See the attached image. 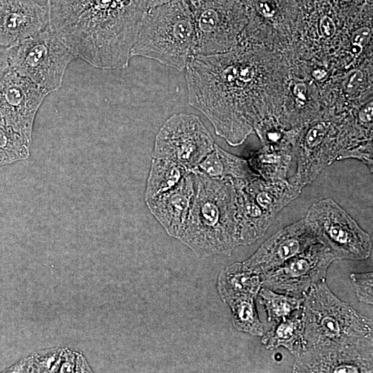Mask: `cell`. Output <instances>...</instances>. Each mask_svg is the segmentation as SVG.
Instances as JSON below:
<instances>
[{"label": "cell", "instance_id": "603a6c76", "mask_svg": "<svg viewBox=\"0 0 373 373\" xmlns=\"http://www.w3.org/2000/svg\"><path fill=\"white\" fill-rule=\"evenodd\" d=\"M255 296H241L226 303L231 312L232 324L240 332L251 336H262L263 325L256 306Z\"/></svg>", "mask_w": 373, "mask_h": 373}, {"label": "cell", "instance_id": "3957f363", "mask_svg": "<svg viewBox=\"0 0 373 373\" xmlns=\"http://www.w3.org/2000/svg\"><path fill=\"white\" fill-rule=\"evenodd\" d=\"M193 171L196 191L179 240L201 258L230 255L239 246L234 185Z\"/></svg>", "mask_w": 373, "mask_h": 373}, {"label": "cell", "instance_id": "30bf717a", "mask_svg": "<svg viewBox=\"0 0 373 373\" xmlns=\"http://www.w3.org/2000/svg\"><path fill=\"white\" fill-rule=\"evenodd\" d=\"M193 16L195 55L222 52L235 41L242 23V12L234 0H189Z\"/></svg>", "mask_w": 373, "mask_h": 373}, {"label": "cell", "instance_id": "ffe728a7", "mask_svg": "<svg viewBox=\"0 0 373 373\" xmlns=\"http://www.w3.org/2000/svg\"><path fill=\"white\" fill-rule=\"evenodd\" d=\"M303 329L302 315H291L263 334L261 343L271 350L283 347L297 357L304 350Z\"/></svg>", "mask_w": 373, "mask_h": 373}, {"label": "cell", "instance_id": "cb8c5ba5", "mask_svg": "<svg viewBox=\"0 0 373 373\" xmlns=\"http://www.w3.org/2000/svg\"><path fill=\"white\" fill-rule=\"evenodd\" d=\"M258 296L259 302L265 307L268 321L278 322L301 308L303 298L296 297L262 286Z\"/></svg>", "mask_w": 373, "mask_h": 373}, {"label": "cell", "instance_id": "7402d4cb", "mask_svg": "<svg viewBox=\"0 0 373 373\" xmlns=\"http://www.w3.org/2000/svg\"><path fill=\"white\" fill-rule=\"evenodd\" d=\"M293 155L286 151L262 146L247 160L251 169L266 180H287V173Z\"/></svg>", "mask_w": 373, "mask_h": 373}, {"label": "cell", "instance_id": "9a60e30c", "mask_svg": "<svg viewBox=\"0 0 373 373\" xmlns=\"http://www.w3.org/2000/svg\"><path fill=\"white\" fill-rule=\"evenodd\" d=\"M48 26L46 5L34 0H0V46L15 47Z\"/></svg>", "mask_w": 373, "mask_h": 373}, {"label": "cell", "instance_id": "d4e9b609", "mask_svg": "<svg viewBox=\"0 0 373 373\" xmlns=\"http://www.w3.org/2000/svg\"><path fill=\"white\" fill-rule=\"evenodd\" d=\"M30 145L0 119V167L28 159Z\"/></svg>", "mask_w": 373, "mask_h": 373}, {"label": "cell", "instance_id": "484cf974", "mask_svg": "<svg viewBox=\"0 0 373 373\" xmlns=\"http://www.w3.org/2000/svg\"><path fill=\"white\" fill-rule=\"evenodd\" d=\"M350 278L358 299L362 303L372 305V272L352 273L350 274Z\"/></svg>", "mask_w": 373, "mask_h": 373}, {"label": "cell", "instance_id": "d6a6232c", "mask_svg": "<svg viewBox=\"0 0 373 373\" xmlns=\"http://www.w3.org/2000/svg\"><path fill=\"white\" fill-rule=\"evenodd\" d=\"M313 77L316 79H321L327 75L326 71L323 69H318L313 72Z\"/></svg>", "mask_w": 373, "mask_h": 373}, {"label": "cell", "instance_id": "7a4b0ae2", "mask_svg": "<svg viewBox=\"0 0 373 373\" xmlns=\"http://www.w3.org/2000/svg\"><path fill=\"white\" fill-rule=\"evenodd\" d=\"M49 26L93 67L126 68L149 0H47Z\"/></svg>", "mask_w": 373, "mask_h": 373}, {"label": "cell", "instance_id": "ba28073f", "mask_svg": "<svg viewBox=\"0 0 373 373\" xmlns=\"http://www.w3.org/2000/svg\"><path fill=\"white\" fill-rule=\"evenodd\" d=\"M215 144L198 116L177 113L169 117L156 134L152 157L168 160L193 171Z\"/></svg>", "mask_w": 373, "mask_h": 373}, {"label": "cell", "instance_id": "44dd1931", "mask_svg": "<svg viewBox=\"0 0 373 373\" xmlns=\"http://www.w3.org/2000/svg\"><path fill=\"white\" fill-rule=\"evenodd\" d=\"M189 171L172 161L153 158L144 191L145 202L175 187Z\"/></svg>", "mask_w": 373, "mask_h": 373}, {"label": "cell", "instance_id": "e575fe53", "mask_svg": "<svg viewBox=\"0 0 373 373\" xmlns=\"http://www.w3.org/2000/svg\"><path fill=\"white\" fill-rule=\"evenodd\" d=\"M343 1H345V2H348V1H350L351 0H342Z\"/></svg>", "mask_w": 373, "mask_h": 373}, {"label": "cell", "instance_id": "f1b7e54d", "mask_svg": "<svg viewBox=\"0 0 373 373\" xmlns=\"http://www.w3.org/2000/svg\"><path fill=\"white\" fill-rule=\"evenodd\" d=\"M295 104L299 109H303L307 101V87L304 83H297L293 88Z\"/></svg>", "mask_w": 373, "mask_h": 373}, {"label": "cell", "instance_id": "2e32d148", "mask_svg": "<svg viewBox=\"0 0 373 373\" xmlns=\"http://www.w3.org/2000/svg\"><path fill=\"white\" fill-rule=\"evenodd\" d=\"M195 191V173L190 171L175 187L145 202L151 214L169 236L178 240L182 236Z\"/></svg>", "mask_w": 373, "mask_h": 373}, {"label": "cell", "instance_id": "f546056e", "mask_svg": "<svg viewBox=\"0 0 373 373\" xmlns=\"http://www.w3.org/2000/svg\"><path fill=\"white\" fill-rule=\"evenodd\" d=\"M319 29L323 38L330 39L335 35L336 27L334 20L330 17L325 15L320 20Z\"/></svg>", "mask_w": 373, "mask_h": 373}, {"label": "cell", "instance_id": "83f0119b", "mask_svg": "<svg viewBox=\"0 0 373 373\" xmlns=\"http://www.w3.org/2000/svg\"><path fill=\"white\" fill-rule=\"evenodd\" d=\"M363 73L361 70H354L351 71L345 84V92L347 95H353L363 83Z\"/></svg>", "mask_w": 373, "mask_h": 373}, {"label": "cell", "instance_id": "1f68e13d", "mask_svg": "<svg viewBox=\"0 0 373 373\" xmlns=\"http://www.w3.org/2000/svg\"><path fill=\"white\" fill-rule=\"evenodd\" d=\"M9 48L0 46V81L9 68Z\"/></svg>", "mask_w": 373, "mask_h": 373}, {"label": "cell", "instance_id": "6da1fadb", "mask_svg": "<svg viewBox=\"0 0 373 373\" xmlns=\"http://www.w3.org/2000/svg\"><path fill=\"white\" fill-rule=\"evenodd\" d=\"M252 54L240 47L227 52L194 55L186 67L188 99L231 146L242 144L264 119L256 96Z\"/></svg>", "mask_w": 373, "mask_h": 373}, {"label": "cell", "instance_id": "8992f818", "mask_svg": "<svg viewBox=\"0 0 373 373\" xmlns=\"http://www.w3.org/2000/svg\"><path fill=\"white\" fill-rule=\"evenodd\" d=\"M77 57L50 26L9 48V67L49 93L57 90Z\"/></svg>", "mask_w": 373, "mask_h": 373}, {"label": "cell", "instance_id": "4dcf8cb0", "mask_svg": "<svg viewBox=\"0 0 373 373\" xmlns=\"http://www.w3.org/2000/svg\"><path fill=\"white\" fill-rule=\"evenodd\" d=\"M373 117V102L372 100L368 101L357 113L358 119L365 124H372Z\"/></svg>", "mask_w": 373, "mask_h": 373}, {"label": "cell", "instance_id": "277c9868", "mask_svg": "<svg viewBox=\"0 0 373 373\" xmlns=\"http://www.w3.org/2000/svg\"><path fill=\"white\" fill-rule=\"evenodd\" d=\"M196 32L189 0H172L149 8L131 55L183 70L195 55Z\"/></svg>", "mask_w": 373, "mask_h": 373}, {"label": "cell", "instance_id": "ac0fdd59", "mask_svg": "<svg viewBox=\"0 0 373 373\" xmlns=\"http://www.w3.org/2000/svg\"><path fill=\"white\" fill-rule=\"evenodd\" d=\"M195 169L211 178L231 181L233 184L259 176L247 159L230 153L216 144Z\"/></svg>", "mask_w": 373, "mask_h": 373}, {"label": "cell", "instance_id": "836d02e7", "mask_svg": "<svg viewBox=\"0 0 373 373\" xmlns=\"http://www.w3.org/2000/svg\"><path fill=\"white\" fill-rule=\"evenodd\" d=\"M172 0H149V8L158 6L166 2H169Z\"/></svg>", "mask_w": 373, "mask_h": 373}, {"label": "cell", "instance_id": "4316f807", "mask_svg": "<svg viewBox=\"0 0 373 373\" xmlns=\"http://www.w3.org/2000/svg\"><path fill=\"white\" fill-rule=\"evenodd\" d=\"M372 31L369 27L363 26L356 30L352 36L351 43L353 46L357 47L361 50L370 39Z\"/></svg>", "mask_w": 373, "mask_h": 373}, {"label": "cell", "instance_id": "5bb4252c", "mask_svg": "<svg viewBox=\"0 0 373 373\" xmlns=\"http://www.w3.org/2000/svg\"><path fill=\"white\" fill-rule=\"evenodd\" d=\"M318 242L315 231L303 218L270 236L242 262L261 276Z\"/></svg>", "mask_w": 373, "mask_h": 373}, {"label": "cell", "instance_id": "5b68a950", "mask_svg": "<svg viewBox=\"0 0 373 373\" xmlns=\"http://www.w3.org/2000/svg\"><path fill=\"white\" fill-rule=\"evenodd\" d=\"M325 279L314 285L303 297V352L318 345L373 338L372 319L338 298Z\"/></svg>", "mask_w": 373, "mask_h": 373}, {"label": "cell", "instance_id": "52a82bcc", "mask_svg": "<svg viewBox=\"0 0 373 373\" xmlns=\"http://www.w3.org/2000/svg\"><path fill=\"white\" fill-rule=\"evenodd\" d=\"M304 218L336 260H361L370 256V235L334 200L314 203Z\"/></svg>", "mask_w": 373, "mask_h": 373}, {"label": "cell", "instance_id": "7c38bea8", "mask_svg": "<svg viewBox=\"0 0 373 373\" xmlns=\"http://www.w3.org/2000/svg\"><path fill=\"white\" fill-rule=\"evenodd\" d=\"M373 338H359L306 349L293 365L294 372L370 373L373 370Z\"/></svg>", "mask_w": 373, "mask_h": 373}, {"label": "cell", "instance_id": "9c48e42d", "mask_svg": "<svg viewBox=\"0 0 373 373\" xmlns=\"http://www.w3.org/2000/svg\"><path fill=\"white\" fill-rule=\"evenodd\" d=\"M347 130L335 131L330 120H321L299 131L294 150L296 169L289 180L303 189L327 166L345 160Z\"/></svg>", "mask_w": 373, "mask_h": 373}, {"label": "cell", "instance_id": "4fadbf2b", "mask_svg": "<svg viewBox=\"0 0 373 373\" xmlns=\"http://www.w3.org/2000/svg\"><path fill=\"white\" fill-rule=\"evenodd\" d=\"M48 94L9 67L0 81V119L31 144L37 113Z\"/></svg>", "mask_w": 373, "mask_h": 373}, {"label": "cell", "instance_id": "8fae6325", "mask_svg": "<svg viewBox=\"0 0 373 373\" xmlns=\"http://www.w3.org/2000/svg\"><path fill=\"white\" fill-rule=\"evenodd\" d=\"M336 260L326 245L316 242L280 267L261 276L262 286L303 298L314 285L326 278L329 265Z\"/></svg>", "mask_w": 373, "mask_h": 373}, {"label": "cell", "instance_id": "e0dca14e", "mask_svg": "<svg viewBox=\"0 0 373 373\" xmlns=\"http://www.w3.org/2000/svg\"><path fill=\"white\" fill-rule=\"evenodd\" d=\"M247 181L233 184L239 246L251 245L263 236L274 220L247 189L245 183Z\"/></svg>", "mask_w": 373, "mask_h": 373}, {"label": "cell", "instance_id": "d6986e66", "mask_svg": "<svg viewBox=\"0 0 373 373\" xmlns=\"http://www.w3.org/2000/svg\"><path fill=\"white\" fill-rule=\"evenodd\" d=\"M262 285L261 276L242 262L222 269L217 279V290L224 303L241 296L257 297Z\"/></svg>", "mask_w": 373, "mask_h": 373}]
</instances>
